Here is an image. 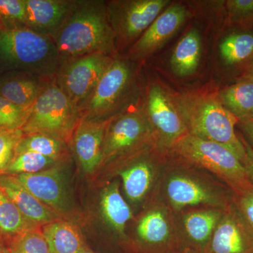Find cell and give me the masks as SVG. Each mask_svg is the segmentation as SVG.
<instances>
[{
	"label": "cell",
	"mask_w": 253,
	"mask_h": 253,
	"mask_svg": "<svg viewBox=\"0 0 253 253\" xmlns=\"http://www.w3.org/2000/svg\"><path fill=\"white\" fill-rule=\"evenodd\" d=\"M30 110L21 109L0 96V129L14 130L22 129L27 121Z\"/></svg>",
	"instance_id": "obj_33"
},
{
	"label": "cell",
	"mask_w": 253,
	"mask_h": 253,
	"mask_svg": "<svg viewBox=\"0 0 253 253\" xmlns=\"http://www.w3.org/2000/svg\"><path fill=\"white\" fill-rule=\"evenodd\" d=\"M241 139L244 143L246 151V157L243 161V164L246 168L250 181L253 184V149L248 144L247 141L245 140L244 138L241 137Z\"/></svg>",
	"instance_id": "obj_36"
},
{
	"label": "cell",
	"mask_w": 253,
	"mask_h": 253,
	"mask_svg": "<svg viewBox=\"0 0 253 253\" xmlns=\"http://www.w3.org/2000/svg\"><path fill=\"white\" fill-rule=\"evenodd\" d=\"M141 241L149 244H161L170 236V225L167 216L160 210H153L143 216L136 228Z\"/></svg>",
	"instance_id": "obj_28"
},
{
	"label": "cell",
	"mask_w": 253,
	"mask_h": 253,
	"mask_svg": "<svg viewBox=\"0 0 253 253\" xmlns=\"http://www.w3.org/2000/svg\"><path fill=\"white\" fill-rule=\"evenodd\" d=\"M224 211L208 209L188 213L184 218V226L190 239L201 245L211 241Z\"/></svg>",
	"instance_id": "obj_27"
},
{
	"label": "cell",
	"mask_w": 253,
	"mask_h": 253,
	"mask_svg": "<svg viewBox=\"0 0 253 253\" xmlns=\"http://www.w3.org/2000/svg\"><path fill=\"white\" fill-rule=\"evenodd\" d=\"M201 36L196 29L189 30L181 38L173 51L170 64L173 73L179 77H187L197 71L201 61Z\"/></svg>",
	"instance_id": "obj_23"
},
{
	"label": "cell",
	"mask_w": 253,
	"mask_h": 253,
	"mask_svg": "<svg viewBox=\"0 0 253 253\" xmlns=\"http://www.w3.org/2000/svg\"><path fill=\"white\" fill-rule=\"evenodd\" d=\"M172 98L188 134L225 146L243 163L246 148L235 130L239 121L223 106L217 94L184 93Z\"/></svg>",
	"instance_id": "obj_2"
},
{
	"label": "cell",
	"mask_w": 253,
	"mask_h": 253,
	"mask_svg": "<svg viewBox=\"0 0 253 253\" xmlns=\"http://www.w3.org/2000/svg\"><path fill=\"white\" fill-rule=\"evenodd\" d=\"M35 152L52 158L59 163H66L71 156L66 141L47 134L36 133L24 135L18 143L16 154Z\"/></svg>",
	"instance_id": "obj_26"
},
{
	"label": "cell",
	"mask_w": 253,
	"mask_h": 253,
	"mask_svg": "<svg viewBox=\"0 0 253 253\" xmlns=\"http://www.w3.org/2000/svg\"><path fill=\"white\" fill-rule=\"evenodd\" d=\"M148 144L130 151L131 162L118 171L125 192L132 202H139L144 199L154 179V167L145 156Z\"/></svg>",
	"instance_id": "obj_19"
},
{
	"label": "cell",
	"mask_w": 253,
	"mask_h": 253,
	"mask_svg": "<svg viewBox=\"0 0 253 253\" xmlns=\"http://www.w3.org/2000/svg\"><path fill=\"white\" fill-rule=\"evenodd\" d=\"M80 121L78 108L59 87L54 77L46 83L21 129L24 135L41 133L62 139L68 144Z\"/></svg>",
	"instance_id": "obj_6"
},
{
	"label": "cell",
	"mask_w": 253,
	"mask_h": 253,
	"mask_svg": "<svg viewBox=\"0 0 253 253\" xmlns=\"http://www.w3.org/2000/svg\"><path fill=\"white\" fill-rule=\"evenodd\" d=\"M240 128L244 134V139L253 149V120L239 122Z\"/></svg>",
	"instance_id": "obj_37"
},
{
	"label": "cell",
	"mask_w": 253,
	"mask_h": 253,
	"mask_svg": "<svg viewBox=\"0 0 253 253\" xmlns=\"http://www.w3.org/2000/svg\"><path fill=\"white\" fill-rule=\"evenodd\" d=\"M150 142L154 141L149 122L143 106L136 104L109 120L103 144L101 166Z\"/></svg>",
	"instance_id": "obj_8"
},
{
	"label": "cell",
	"mask_w": 253,
	"mask_h": 253,
	"mask_svg": "<svg viewBox=\"0 0 253 253\" xmlns=\"http://www.w3.org/2000/svg\"><path fill=\"white\" fill-rule=\"evenodd\" d=\"M25 72H9L0 76V96L21 109L30 110L48 81Z\"/></svg>",
	"instance_id": "obj_17"
},
{
	"label": "cell",
	"mask_w": 253,
	"mask_h": 253,
	"mask_svg": "<svg viewBox=\"0 0 253 253\" xmlns=\"http://www.w3.org/2000/svg\"><path fill=\"white\" fill-rule=\"evenodd\" d=\"M189 14L184 4H169L129 48L126 58L133 61H140L157 51L175 34Z\"/></svg>",
	"instance_id": "obj_13"
},
{
	"label": "cell",
	"mask_w": 253,
	"mask_h": 253,
	"mask_svg": "<svg viewBox=\"0 0 253 253\" xmlns=\"http://www.w3.org/2000/svg\"><path fill=\"white\" fill-rule=\"evenodd\" d=\"M114 57L94 54L61 63L55 80L78 111L92 94Z\"/></svg>",
	"instance_id": "obj_9"
},
{
	"label": "cell",
	"mask_w": 253,
	"mask_h": 253,
	"mask_svg": "<svg viewBox=\"0 0 253 253\" xmlns=\"http://www.w3.org/2000/svg\"><path fill=\"white\" fill-rule=\"evenodd\" d=\"M24 136L22 129H0V175L5 174L16 154L18 143Z\"/></svg>",
	"instance_id": "obj_34"
},
{
	"label": "cell",
	"mask_w": 253,
	"mask_h": 253,
	"mask_svg": "<svg viewBox=\"0 0 253 253\" xmlns=\"http://www.w3.org/2000/svg\"><path fill=\"white\" fill-rule=\"evenodd\" d=\"M106 122L80 121L68 143L70 151L86 174L96 172L102 165L103 144Z\"/></svg>",
	"instance_id": "obj_14"
},
{
	"label": "cell",
	"mask_w": 253,
	"mask_h": 253,
	"mask_svg": "<svg viewBox=\"0 0 253 253\" xmlns=\"http://www.w3.org/2000/svg\"><path fill=\"white\" fill-rule=\"evenodd\" d=\"M0 189L14 203L26 219L40 227L62 218L33 196L14 175L1 174Z\"/></svg>",
	"instance_id": "obj_16"
},
{
	"label": "cell",
	"mask_w": 253,
	"mask_h": 253,
	"mask_svg": "<svg viewBox=\"0 0 253 253\" xmlns=\"http://www.w3.org/2000/svg\"><path fill=\"white\" fill-rule=\"evenodd\" d=\"M52 158L46 157L35 152H23L15 154L5 174L18 175L23 174H35L45 170L59 164Z\"/></svg>",
	"instance_id": "obj_29"
},
{
	"label": "cell",
	"mask_w": 253,
	"mask_h": 253,
	"mask_svg": "<svg viewBox=\"0 0 253 253\" xmlns=\"http://www.w3.org/2000/svg\"><path fill=\"white\" fill-rule=\"evenodd\" d=\"M169 4V0L106 1L117 51L126 46L131 47Z\"/></svg>",
	"instance_id": "obj_7"
},
{
	"label": "cell",
	"mask_w": 253,
	"mask_h": 253,
	"mask_svg": "<svg viewBox=\"0 0 253 253\" xmlns=\"http://www.w3.org/2000/svg\"><path fill=\"white\" fill-rule=\"evenodd\" d=\"M61 65L51 38L28 28L0 29V76L25 72L54 78Z\"/></svg>",
	"instance_id": "obj_4"
},
{
	"label": "cell",
	"mask_w": 253,
	"mask_h": 253,
	"mask_svg": "<svg viewBox=\"0 0 253 253\" xmlns=\"http://www.w3.org/2000/svg\"><path fill=\"white\" fill-rule=\"evenodd\" d=\"M171 149L190 163L214 173L234 191L235 196L253 188L242 161L225 146L186 134Z\"/></svg>",
	"instance_id": "obj_5"
},
{
	"label": "cell",
	"mask_w": 253,
	"mask_h": 253,
	"mask_svg": "<svg viewBox=\"0 0 253 253\" xmlns=\"http://www.w3.org/2000/svg\"><path fill=\"white\" fill-rule=\"evenodd\" d=\"M64 163H59L35 174L14 176L43 204L61 217L70 219L74 214L75 202L72 189L63 168Z\"/></svg>",
	"instance_id": "obj_11"
},
{
	"label": "cell",
	"mask_w": 253,
	"mask_h": 253,
	"mask_svg": "<svg viewBox=\"0 0 253 253\" xmlns=\"http://www.w3.org/2000/svg\"><path fill=\"white\" fill-rule=\"evenodd\" d=\"M223 106L239 122L253 118V79L240 78L236 83L226 86L217 93Z\"/></svg>",
	"instance_id": "obj_22"
},
{
	"label": "cell",
	"mask_w": 253,
	"mask_h": 253,
	"mask_svg": "<svg viewBox=\"0 0 253 253\" xmlns=\"http://www.w3.org/2000/svg\"><path fill=\"white\" fill-rule=\"evenodd\" d=\"M32 223L0 189V243L6 246L10 241L26 231L39 229Z\"/></svg>",
	"instance_id": "obj_25"
},
{
	"label": "cell",
	"mask_w": 253,
	"mask_h": 253,
	"mask_svg": "<svg viewBox=\"0 0 253 253\" xmlns=\"http://www.w3.org/2000/svg\"><path fill=\"white\" fill-rule=\"evenodd\" d=\"M166 191L169 202L177 210L199 205L215 206L225 209L233 201H228L206 184L188 176L171 177L166 186Z\"/></svg>",
	"instance_id": "obj_15"
},
{
	"label": "cell",
	"mask_w": 253,
	"mask_h": 253,
	"mask_svg": "<svg viewBox=\"0 0 253 253\" xmlns=\"http://www.w3.org/2000/svg\"><path fill=\"white\" fill-rule=\"evenodd\" d=\"M210 242L211 253H253V226L234 200L224 209Z\"/></svg>",
	"instance_id": "obj_12"
},
{
	"label": "cell",
	"mask_w": 253,
	"mask_h": 253,
	"mask_svg": "<svg viewBox=\"0 0 253 253\" xmlns=\"http://www.w3.org/2000/svg\"><path fill=\"white\" fill-rule=\"evenodd\" d=\"M100 207L107 224L118 234H124L126 224L132 215L130 208L123 199L116 181L110 183L103 189Z\"/></svg>",
	"instance_id": "obj_24"
},
{
	"label": "cell",
	"mask_w": 253,
	"mask_h": 253,
	"mask_svg": "<svg viewBox=\"0 0 253 253\" xmlns=\"http://www.w3.org/2000/svg\"><path fill=\"white\" fill-rule=\"evenodd\" d=\"M28 28L25 0H0V29Z\"/></svg>",
	"instance_id": "obj_31"
},
{
	"label": "cell",
	"mask_w": 253,
	"mask_h": 253,
	"mask_svg": "<svg viewBox=\"0 0 253 253\" xmlns=\"http://www.w3.org/2000/svg\"><path fill=\"white\" fill-rule=\"evenodd\" d=\"M0 253H10L7 248L4 244H1V243H0Z\"/></svg>",
	"instance_id": "obj_39"
},
{
	"label": "cell",
	"mask_w": 253,
	"mask_h": 253,
	"mask_svg": "<svg viewBox=\"0 0 253 253\" xmlns=\"http://www.w3.org/2000/svg\"><path fill=\"white\" fill-rule=\"evenodd\" d=\"M41 229L50 253H81L87 248L79 228L70 219L60 218Z\"/></svg>",
	"instance_id": "obj_20"
},
{
	"label": "cell",
	"mask_w": 253,
	"mask_h": 253,
	"mask_svg": "<svg viewBox=\"0 0 253 253\" xmlns=\"http://www.w3.org/2000/svg\"><path fill=\"white\" fill-rule=\"evenodd\" d=\"M241 78H251L253 79V59L248 65Z\"/></svg>",
	"instance_id": "obj_38"
},
{
	"label": "cell",
	"mask_w": 253,
	"mask_h": 253,
	"mask_svg": "<svg viewBox=\"0 0 253 253\" xmlns=\"http://www.w3.org/2000/svg\"><path fill=\"white\" fill-rule=\"evenodd\" d=\"M51 39L61 64L86 55H118L106 1L102 0H73L67 16Z\"/></svg>",
	"instance_id": "obj_1"
},
{
	"label": "cell",
	"mask_w": 253,
	"mask_h": 253,
	"mask_svg": "<svg viewBox=\"0 0 253 253\" xmlns=\"http://www.w3.org/2000/svg\"><path fill=\"white\" fill-rule=\"evenodd\" d=\"M149 122L153 141L158 146L171 149L187 129L172 96L158 84L150 85L143 106Z\"/></svg>",
	"instance_id": "obj_10"
},
{
	"label": "cell",
	"mask_w": 253,
	"mask_h": 253,
	"mask_svg": "<svg viewBox=\"0 0 253 253\" xmlns=\"http://www.w3.org/2000/svg\"><path fill=\"white\" fill-rule=\"evenodd\" d=\"M73 2V0H25L28 28L52 38Z\"/></svg>",
	"instance_id": "obj_18"
},
{
	"label": "cell",
	"mask_w": 253,
	"mask_h": 253,
	"mask_svg": "<svg viewBox=\"0 0 253 253\" xmlns=\"http://www.w3.org/2000/svg\"><path fill=\"white\" fill-rule=\"evenodd\" d=\"M234 202L246 219L253 226V188L244 194L236 196Z\"/></svg>",
	"instance_id": "obj_35"
},
{
	"label": "cell",
	"mask_w": 253,
	"mask_h": 253,
	"mask_svg": "<svg viewBox=\"0 0 253 253\" xmlns=\"http://www.w3.org/2000/svg\"><path fill=\"white\" fill-rule=\"evenodd\" d=\"M5 246L10 253H50L41 228L20 234Z\"/></svg>",
	"instance_id": "obj_30"
},
{
	"label": "cell",
	"mask_w": 253,
	"mask_h": 253,
	"mask_svg": "<svg viewBox=\"0 0 253 253\" xmlns=\"http://www.w3.org/2000/svg\"><path fill=\"white\" fill-rule=\"evenodd\" d=\"M252 120H253V119H252Z\"/></svg>",
	"instance_id": "obj_41"
},
{
	"label": "cell",
	"mask_w": 253,
	"mask_h": 253,
	"mask_svg": "<svg viewBox=\"0 0 253 253\" xmlns=\"http://www.w3.org/2000/svg\"><path fill=\"white\" fill-rule=\"evenodd\" d=\"M219 51L223 63L241 70L242 76L253 59V31L239 29L229 33L221 40Z\"/></svg>",
	"instance_id": "obj_21"
},
{
	"label": "cell",
	"mask_w": 253,
	"mask_h": 253,
	"mask_svg": "<svg viewBox=\"0 0 253 253\" xmlns=\"http://www.w3.org/2000/svg\"><path fill=\"white\" fill-rule=\"evenodd\" d=\"M81 253H94V252H92V251H91V250H89L88 249V248H86L85 250H84V251H83Z\"/></svg>",
	"instance_id": "obj_40"
},
{
	"label": "cell",
	"mask_w": 253,
	"mask_h": 253,
	"mask_svg": "<svg viewBox=\"0 0 253 253\" xmlns=\"http://www.w3.org/2000/svg\"><path fill=\"white\" fill-rule=\"evenodd\" d=\"M226 9L229 24L249 31L253 26V0H228Z\"/></svg>",
	"instance_id": "obj_32"
},
{
	"label": "cell",
	"mask_w": 253,
	"mask_h": 253,
	"mask_svg": "<svg viewBox=\"0 0 253 253\" xmlns=\"http://www.w3.org/2000/svg\"><path fill=\"white\" fill-rule=\"evenodd\" d=\"M137 78L134 61L115 56L92 94L80 108L81 121L106 122L138 104Z\"/></svg>",
	"instance_id": "obj_3"
}]
</instances>
